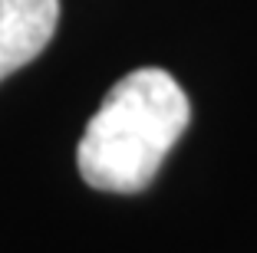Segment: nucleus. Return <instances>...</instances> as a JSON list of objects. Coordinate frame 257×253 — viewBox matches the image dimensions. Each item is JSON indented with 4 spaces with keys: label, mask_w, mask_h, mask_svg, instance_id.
I'll return each mask as SVG.
<instances>
[{
    "label": "nucleus",
    "mask_w": 257,
    "mask_h": 253,
    "mask_svg": "<svg viewBox=\"0 0 257 253\" xmlns=\"http://www.w3.org/2000/svg\"><path fill=\"white\" fill-rule=\"evenodd\" d=\"M60 23V0H0V82L33 63Z\"/></svg>",
    "instance_id": "2"
},
{
    "label": "nucleus",
    "mask_w": 257,
    "mask_h": 253,
    "mask_svg": "<svg viewBox=\"0 0 257 253\" xmlns=\"http://www.w3.org/2000/svg\"><path fill=\"white\" fill-rule=\"evenodd\" d=\"M188 119V96L165 69L145 66L122 76L79 138L76 164L83 181L109 194L145 191Z\"/></svg>",
    "instance_id": "1"
}]
</instances>
